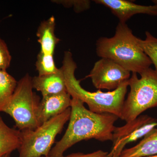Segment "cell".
Instances as JSON below:
<instances>
[{"mask_svg": "<svg viewBox=\"0 0 157 157\" xmlns=\"http://www.w3.org/2000/svg\"><path fill=\"white\" fill-rule=\"evenodd\" d=\"M71 109L67 128L61 140L52 148L49 157H63L66 151L82 140L112 141L118 117L109 113L93 112L85 107L82 101L75 98H72Z\"/></svg>", "mask_w": 157, "mask_h": 157, "instance_id": "6da1fadb", "label": "cell"}, {"mask_svg": "<svg viewBox=\"0 0 157 157\" xmlns=\"http://www.w3.org/2000/svg\"><path fill=\"white\" fill-rule=\"evenodd\" d=\"M138 38L126 23L119 22L113 36L97 40L96 52L101 58L110 59L129 72L140 74L152 63L138 44Z\"/></svg>", "mask_w": 157, "mask_h": 157, "instance_id": "7a4b0ae2", "label": "cell"}, {"mask_svg": "<svg viewBox=\"0 0 157 157\" xmlns=\"http://www.w3.org/2000/svg\"><path fill=\"white\" fill-rule=\"evenodd\" d=\"M61 68L67 92L71 98H77L87 104L89 110L93 112L110 113L121 118L128 80L117 89L107 92L101 90L94 92L86 90L82 87L80 80L75 76L77 65L73 60L72 53L69 51L65 52Z\"/></svg>", "mask_w": 157, "mask_h": 157, "instance_id": "3957f363", "label": "cell"}, {"mask_svg": "<svg viewBox=\"0 0 157 157\" xmlns=\"http://www.w3.org/2000/svg\"><path fill=\"white\" fill-rule=\"evenodd\" d=\"M132 73L128 80L130 91L124 102L121 119L133 120L149 109L157 107V73L149 68L140 74Z\"/></svg>", "mask_w": 157, "mask_h": 157, "instance_id": "277c9868", "label": "cell"}, {"mask_svg": "<svg viewBox=\"0 0 157 157\" xmlns=\"http://www.w3.org/2000/svg\"><path fill=\"white\" fill-rule=\"evenodd\" d=\"M33 89L32 78L27 73L17 82L9 104L3 110L13 119L20 131L34 130L40 126L37 115L41 100Z\"/></svg>", "mask_w": 157, "mask_h": 157, "instance_id": "5b68a950", "label": "cell"}, {"mask_svg": "<svg viewBox=\"0 0 157 157\" xmlns=\"http://www.w3.org/2000/svg\"><path fill=\"white\" fill-rule=\"evenodd\" d=\"M71 107L34 130L21 132L18 157H47L57 135L60 134L71 115Z\"/></svg>", "mask_w": 157, "mask_h": 157, "instance_id": "8992f818", "label": "cell"}, {"mask_svg": "<svg viewBox=\"0 0 157 157\" xmlns=\"http://www.w3.org/2000/svg\"><path fill=\"white\" fill-rule=\"evenodd\" d=\"M157 127V119L143 114L122 126L116 127L111 150L106 157H119L127 144L144 137Z\"/></svg>", "mask_w": 157, "mask_h": 157, "instance_id": "52a82bcc", "label": "cell"}, {"mask_svg": "<svg viewBox=\"0 0 157 157\" xmlns=\"http://www.w3.org/2000/svg\"><path fill=\"white\" fill-rule=\"evenodd\" d=\"M88 77L99 90H114L131 77V72L110 59L101 58L95 63Z\"/></svg>", "mask_w": 157, "mask_h": 157, "instance_id": "ba28073f", "label": "cell"}, {"mask_svg": "<svg viewBox=\"0 0 157 157\" xmlns=\"http://www.w3.org/2000/svg\"><path fill=\"white\" fill-rule=\"evenodd\" d=\"M94 2L110 9L113 14L119 20V22L123 23H126L136 14L157 16V6L155 5L142 6L125 0H96Z\"/></svg>", "mask_w": 157, "mask_h": 157, "instance_id": "9c48e42d", "label": "cell"}, {"mask_svg": "<svg viewBox=\"0 0 157 157\" xmlns=\"http://www.w3.org/2000/svg\"><path fill=\"white\" fill-rule=\"evenodd\" d=\"M72 98L67 92L42 97L37 111L39 125L71 107Z\"/></svg>", "mask_w": 157, "mask_h": 157, "instance_id": "30bf717a", "label": "cell"}, {"mask_svg": "<svg viewBox=\"0 0 157 157\" xmlns=\"http://www.w3.org/2000/svg\"><path fill=\"white\" fill-rule=\"evenodd\" d=\"M32 85L33 88L41 93L42 97L67 92L61 67L56 73L34 76L32 78Z\"/></svg>", "mask_w": 157, "mask_h": 157, "instance_id": "8fae6325", "label": "cell"}, {"mask_svg": "<svg viewBox=\"0 0 157 157\" xmlns=\"http://www.w3.org/2000/svg\"><path fill=\"white\" fill-rule=\"evenodd\" d=\"M56 19L53 16L43 21L39 25L36 36L41 47L40 51L46 54L52 55L60 40L55 34Z\"/></svg>", "mask_w": 157, "mask_h": 157, "instance_id": "7c38bea8", "label": "cell"}, {"mask_svg": "<svg viewBox=\"0 0 157 157\" xmlns=\"http://www.w3.org/2000/svg\"><path fill=\"white\" fill-rule=\"evenodd\" d=\"M157 155V127L135 146L124 149L119 157H146Z\"/></svg>", "mask_w": 157, "mask_h": 157, "instance_id": "4fadbf2b", "label": "cell"}, {"mask_svg": "<svg viewBox=\"0 0 157 157\" xmlns=\"http://www.w3.org/2000/svg\"><path fill=\"white\" fill-rule=\"evenodd\" d=\"M21 144V132L8 126L0 116V157L18 149Z\"/></svg>", "mask_w": 157, "mask_h": 157, "instance_id": "5bb4252c", "label": "cell"}, {"mask_svg": "<svg viewBox=\"0 0 157 157\" xmlns=\"http://www.w3.org/2000/svg\"><path fill=\"white\" fill-rule=\"evenodd\" d=\"M17 82L7 71L0 70V112H3L9 104Z\"/></svg>", "mask_w": 157, "mask_h": 157, "instance_id": "9a60e30c", "label": "cell"}, {"mask_svg": "<svg viewBox=\"0 0 157 157\" xmlns=\"http://www.w3.org/2000/svg\"><path fill=\"white\" fill-rule=\"evenodd\" d=\"M145 36L144 40L138 38V44L154 65L157 73V38L148 31L145 32Z\"/></svg>", "mask_w": 157, "mask_h": 157, "instance_id": "2e32d148", "label": "cell"}, {"mask_svg": "<svg viewBox=\"0 0 157 157\" xmlns=\"http://www.w3.org/2000/svg\"><path fill=\"white\" fill-rule=\"evenodd\" d=\"M36 69L39 73L38 76H44L56 73L57 68L54 60L53 55L46 54L39 52L36 63Z\"/></svg>", "mask_w": 157, "mask_h": 157, "instance_id": "e0dca14e", "label": "cell"}, {"mask_svg": "<svg viewBox=\"0 0 157 157\" xmlns=\"http://www.w3.org/2000/svg\"><path fill=\"white\" fill-rule=\"evenodd\" d=\"M51 2L65 8H73L76 13H81L90 8L91 2L88 0H52Z\"/></svg>", "mask_w": 157, "mask_h": 157, "instance_id": "ac0fdd59", "label": "cell"}, {"mask_svg": "<svg viewBox=\"0 0 157 157\" xmlns=\"http://www.w3.org/2000/svg\"><path fill=\"white\" fill-rule=\"evenodd\" d=\"M11 61V54L5 41L0 37V70L7 71Z\"/></svg>", "mask_w": 157, "mask_h": 157, "instance_id": "d6986e66", "label": "cell"}, {"mask_svg": "<svg viewBox=\"0 0 157 157\" xmlns=\"http://www.w3.org/2000/svg\"><path fill=\"white\" fill-rule=\"evenodd\" d=\"M108 154V152L99 150L87 154L81 152L74 153L63 157H106Z\"/></svg>", "mask_w": 157, "mask_h": 157, "instance_id": "ffe728a7", "label": "cell"}, {"mask_svg": "<svg viewBox=\"0 0 157 157\" xmlns=\"http://www.w3.org/2000/svg\"><path fill=\"white\" fill-rule=\"evenodd\" d=\"M152 2L154 4V5L157 6V0H153Z\"/></svg>", "mask_w": 157, "mask_h": 157, "instance_id": "44dd1931", "label": "cell"}, {"mask_svg": "<svg viewBox=\"0 0 157 157\" xmlns=\"http://www.w3.org/2000/svg\"><path fill=\"white\" fill-rule=\"evenodd\" d=\"M2 157H11V154H7L3 156Z\"/></svg>", "mask_w": 157, "mask_h": 157, "instance_id": "7402d4cb", "label": "cell"}, {"mask_svg": "<svg viewBox=\"0 0 157 157\" xmlns=\"http://www.w3.org/2000/svg\"><path fill=\"white\" fill-rule=\"evenodd\" d=\"M146 157H157V155H154Z\"/></svg>", "mask_w": 157, "mask_h": 157, "instance_id": "603a6c76", "label": "cell"}, {"mask_svg": "<svg viewBox=\"0 0 157 157\" xmlns=\"http://www.w3.org/2000/svg\"><path fill=\"white\" fill-rule=\"evenodd\" d=\"M48 157V156H47V157L42 156V157Z\"/></svg>", "mask_w": 157, "mask_h": 157, "instance_id": "cb8c5ba5", "label": "cell"}]
</instances>
